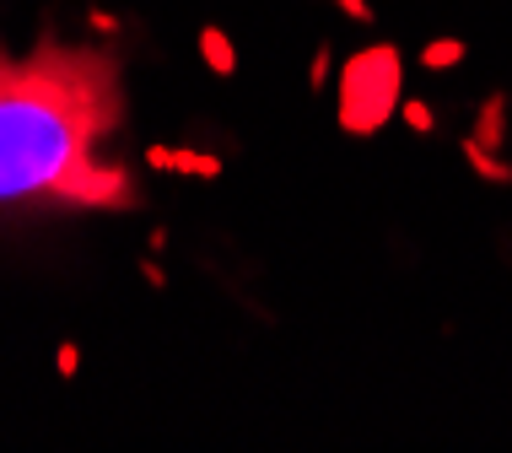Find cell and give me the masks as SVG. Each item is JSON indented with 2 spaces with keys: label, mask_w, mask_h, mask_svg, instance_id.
I'll use <instances>...</instances> for the list:
<instances>
[{
  "label": "cell",
  "mask_w": 512,
  "mask_h": 453,
  "mask_svg": "<svg viewBox=\"0 0 512 453\" xmlns=\"http://www.w3.org/2000/svg\"><path fill=\"white\" fill-rule=\"evenodd\" d=\"M119 130L124 71L114 49L65 44L54 33H44L27 54L0 44V205H130V173L108 157V141Z\"/></svg>",
  "instance_id": "obj_1"
}]
</instances>
